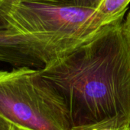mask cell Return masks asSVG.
<instances>
[{"label": "cell", "instance_id": "cell-12", "mask_svg": "<svg viewBox=\"0 0 130 130\" xmlns=\"http://www.w3.org/2000/svg\"><path fill=\"white\" fill-rule=\"evenodd\" d=\"M128 130H130V129H128Z\"/></svg>", "mask_w": 130, "mask_h": 130}, {"label": "cell", "instance_id": "cell-10", "mask_svg": "<svg viewBox=\"0 0 130 130\" xmlns=\"http://www.w3.org/2000/svg\"><path fill=\"white\" fill-rule=\"evenodd\" d=\"M0 130H20L0 116Z\"/></svg>", "mask_w": 130, "mask_h": 130}, {"label": "cell", "instance_id": "cell-8", "mask_svg": "<svg viewBox=\"0 0 130 130\" xmlns=\"http://www.w3.org/2000/svg\"><path fill=\"white\" fill-rule=\"evenodd\" d=\"M21 2V0H0V21L5 23L7 18Z\"/></svg>", "mask_w": 130, "mask_h": 130}, {"label": "cell", "instance_id": "cell-7", "mask_svg": "<svg viewBox=\"0 0 130 130\" xmlns=\"http://www.w3.org/2000/svg\"><path fill=\"white\" fill-rule=\"evenodd\" d=\"M38 1L48 2L59 4V5L97 8L102 0H38Z\"/></svg>", "mask_w": 130, "mask_h": 130}, {"label": "cell", "instance_id": "cell-6", "mask_svg": "<svg viewBox=\"0 0 130 130\" xmlns=\"http://www.w3.org/2000/svg\"><path fill=\"white\" fill-rule=\"evenodd\" d=\"M130 0H102L97 9L105 17L114 18L127 11Z\"/></svg>", "mask_w": 130, "mask_h": 130}, {"label": "cell", "instance_id": "cell-11", "mask_svg": "<svg viewBox=\"0 0 130 130\" xmlns=\"http://www.w3.org/2000/svg\"><path fill=\"white\" fill-rule=\"evenodd\" d=\"M8 25L5 24V23H4V22H2V21H0V28H3V27H7Z\"/></svg>", "mask_w": 130, "mask_h": 130}, {"label": "cell", "instance_id": "cell-5", "mask_svg": "<svg viewBox=\"0 0 130 130\" xmlns=\"http://www.w3.org/2000/svg\"><path fill=\"white\" fill-rule=\"evenodd\" d=\"M129 129V120L125 117L116 116L93 124L74 127L71 130H128Z\"/></svg>", "mask_w": 130, "mask_h": 130}, {"label": "cell", "instance_id": "cell-4", "mask_svg": "<svg viewBox=\"0 0 130 130\" xmlns=\"http://www.w3.org/2000/svg\"><path fill=\"white\" fill-rule=\"evenodd\" d=\"M0 62L13 68L44 67L42 53L34 38L8 25L0 28Z\"/></svg>", "mask_w": 130, "mask_h": 130}, {"label": "cell", "instance_id": "cell-3", "mask_svg": "<svg viewBox=\"0 0 130 130\" xmlns=\"http://www.w3.org/2000/svg\"><path fill=\"white\" fill-rule=\"evenodd\" d=\"M0 116L20 130H71L63 98L38 69L0 70Z\"/></svg>", "mask_w": 130, "mask_h": 130}, {"label": "cell", "instance_id": "cell-1", "mask_svg": "<svg viewBox=\"0 0 130 130\" xmlns=\"http://www.w3.org/2000/svg\"><path fill=\"white\" fill-rule=\"evenodd\" d=\"M125 14L39 69L63 98L71 129L116 116L130 120V48L122 25Z\"/></svg>", "mask_w": 130, "mask_h": 130}, {"label": "cell", "instance_id": "cell-2", "mask_svg": "<svg viewBox=\"0 0 130 130\" xmlns=\"http://www.w3.org/2000/svg\"><path fill=\"white\" fill-rule=\"evenodd\" d=\"M118 17H105L94 8L21 0L5 23L33 36L51 63L74 50Z\"/></svg>", "mask_w": 130, "mask_h": 130}, {"label": "cell", "instance_id": "cell-9", "mask_svg": "<svg viewBox=\"0 0 130 130\" xmlns=\"http://www.w3.org/2000/svg\"><path fill=\"white\" fill-rule=\"evenodd\" d=\"M123 30L130 48V11L127 13L123 21Z\"/></svg>", "mask_w": 130, "mask_h": 130}]
</instances>
